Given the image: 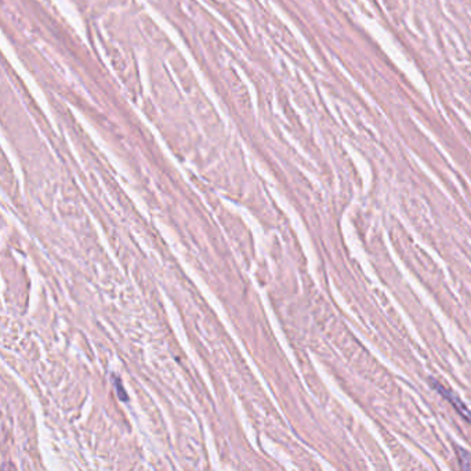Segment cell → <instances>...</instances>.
Listing matches in <instances>:
<instances>
[{
    "label": "cell",
    "instance_id": "2",
    "mask_svg": "<svg viewBox=\"0 0 471 471\" xmlns=\"http://www.w3.org/2000/svg\"><path fill=\"white\" fill-rule=\"evenodd\" d=\"M458 459H459V465L462 469H471V453L465 451L463 448H458L456 451Z\"/></svg>",
    "mask_w": 471,
    "mask_h": 471
},
{
    "label": "cell",
    "instance_id": "1",
    "mask_svg": "<svg viewBox=\"0 0 471 471\" xmlns=\"http://www.w3.org/2000/svg\"><path fill=\"white\" fill-rule=\"evenodd\" d=\"M433 387L440 393L441 395H442L445 400H448V401L453 405V408L459 412V415H460L466 422H469L471 424V412L469 409L465 407V404L462 403V400H460L458 395H455L452 391H449V390H446L445 387H442L440 383H437V381H433Z\"/></svg>",
    "mask_w": 471,
    "mask_h": 471
}]
</instances>
